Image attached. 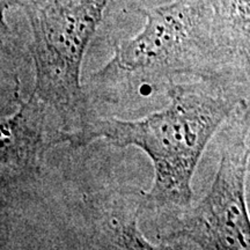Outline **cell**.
I'll return each instance as SVG.
<instances>
[{
    "instance_id": "cell-5",
    "label": "cell",
    "mask_w": 250,
    "mask_h": 250,
    "mask_svg": "<svg viewBox=\"0 0 250 250\" xmlns=\"http://www.w3.org/2000/svg\"><path fill=\"white\" fill-rule=\"evenodd\" d=\"M67 144V133L51 109L29 94L1 118V196L35 187L44 176L45 159L56 146Z\"/></svg>"
},
{
    "instance_id": "cell-1",
    "label": "cell",
    "mask_w": 250,
    "mask_h": 250,
    "mask_svg": "<svg viewBox=\"0 0 250 250\" xmlns=\"http://www.w3.org/2000/svg\"><path fill=\"white\" fill-rule=\"evenodd\" d=\"M240 100L219 90L208 79L175 83L167 104L136 120L96 114L74 148L98 140L118 147L133 146L152 162L153 182L143 191L142 214L169 218L192 205V179L206 146L235 111Z\"/></svg>"
},
{
    "instance_id": "cell-2",
    "label": "cell",
    "mask_w": 250,
    "mask_h": 250,
    "mask_svg": "<svg viewBox=\"0 0 250 250\" xmlns=\"http://www.w3.org/2000/svg\"><path fill=\"white\" fill-rule=\"evenodd\" d=\"M139 33L117 43L114 55L89 74L85 93L96 114L125 112L164 96L181 77L210 79L204 61L221 45L208 0H173L137 9Z\"/></svg>"
},
{
    "instance_id": "cell-4",
    "label": "cell",
    "mask_w": 250,
    "mask_h": 250,
    "mask_svg": "<svg viewBox=\"0 0 250 250\" xmlns=\"http://www.w3.org/2000/svg\"><path fill=\"white\" fill-rule=\"evenodd\" d=\"M246 137L225 146L210 190L198 204L169 221L158 236L162 249L250 250V214L246 177L249 161Z\"/></svg>"
},
{
    "instance_id": "cell-6",
    "label": "cell",
    "mask_w": 250,
    "mask_h": 250,
    "mask_svg": "<svg viewBox=\"0 0 250 250\" xmlns=\"http://www.w3.org/2000/svg\"><path fill=\"white\" fill-rule=\"evenodd\" d=\"M224 48L250 65V0H208Z\"/></svg>"
},
{
    "instance_id": "cell-3",
    "label": "cell",
    "mask_w": 250,
    "mask_h": 250,
    "mask_svg": "<svg viewBox=\"0 0 250 250\" xmlns=\"http://www.w3.org/2000/svg\"><path fill=\"white\" fill-rule=\"evenodd\" d=\"M110 0H15L30 30V94L51 109L73 147L96 115L81 83V68Z\"/></svg>"
}]
</instances>
